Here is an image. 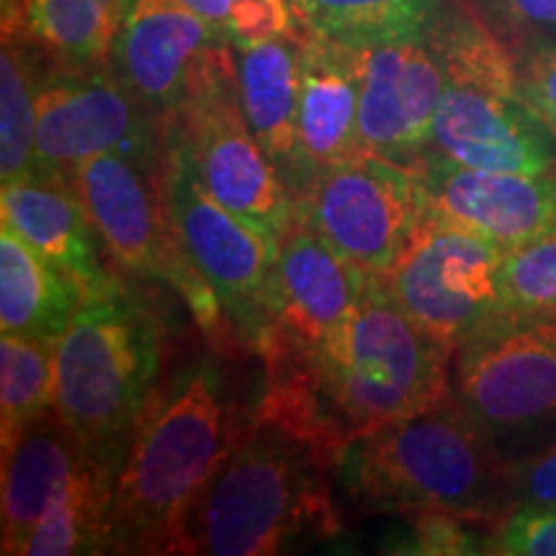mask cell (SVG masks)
<instances>
[{"label": "cell", "instance_id": "6da1fadb", "mask_svg": "<svg viewBox=\"0 0 556 556\" xmlns=\"http://www.w3.org/2000/svg\"><path fill=\"white\" fill-rule=\"evenodd\" d=\"M451 356L400 307L387 278L371 274L328 343L299 364L266 368V392L338 451L353 435L446 400Z\"/></svg>", "mask_w": 556, "mask_h": 556}, {"label": "cell", "instance_id": "8992f818", "mask_svg": "<svg viewBox=\"0 0 556 556\" xmlns=\"http://www.w3.org/2000/svg\"><path fill=\"white\" fill-rule=\"evenodd\" d=\"M160 173L163 160L150 163L106 152L80 163L70 173V184L116 266L176 291L222 356L245 351L217 294L180 248L163 201Z\"/></svg>", "mask_w": 556, "mask_h": 556}, {"label": "cell", "instance_id": "ac0fdd59", "mask_svg": "<svg viewBox=\"0 0 556 556\" xmlns=\"http://www.w3.org/2000/svg\"><path fill=\"white\" fill-rule=\"evenodd\" d=\"M0 225L11 227L45 258L65 270L86 302L119 294L127 287L109 266L111 253L70 180L26 178L0 191Z\"/></svg>", "mask_w": 556, "mask_h": 556}, {"label": "cell", "instance_id": "d6a6232c", "mask_svg": "<svg viewBox=\"0 0 556 556\" xmlns=\"http://www.w3.org/2000/svg\"><path fill=\"white\" fill-rule=\"evenodd\" d=\"M486 554L556 556V507H516L492 528Z\"/></svg>", "mask_w": 556, "mask_h": 556}, {"label": "cell", "instance_id": "603a6c76", "mask_svg": "<svg viewBox=\"0 0 556 556\" xmlns=\"http://www.w3.org/2000/svg\"><path fill=\"white\" fill-rule=\"evenodd\" d=\"M127 0H16L3 29L37 45L60 67H106Z\"/></svg>", "mask_w": 556, "mask_h": 556}, {"label": "cell", "instance_id": "7a4b0ae2", "mask_svg": "<svg viewBox=\"0 0 556 556\" xmlns=\"http://www.w3.org/2000/svg\"><path fill=\"white\" fill-rule=\"evenodd\" d=\"M219 356L176 368L144 405L116 475L109 554H180L193 505L250 413Z\"/></svg>", "mask_w": 556, "mask_h": 556}, {"label": "cell", "instance_id": "7402d4cb", "mask_svg": "<svg viewBox=\"0 0 556 556\" xmlns=\"http://www.w3.org/2000/svg\"><path fill=\"white\" fill-rule=\"evenodd\" d=\"M86 294L65 270L0 225V330L60 340Z\"/></svg>", "mask_w": 556, "mask_h": 556}, {"label": "cell", "instance_id": "cb8c5ba5", "mask_svg": "<svg viewBox=\"0 0 556 556\" xmlns=\"http://www.w3.org/2000/svg\"><path fill=\"white\" fill-rule=\"evenodd\" d=\"M446 0H289L304 31L364 50L428 41Z\"/></svg>", "mask_w": 556, "mask_h": 556}, {"label": "cell", "instance_id": "d6986e66", "mask_svg": "<svg viewBox=\"0 0 556 556\" xmlns=\"http://www.w3.org/2000/svg\"><path fill=\"white\" fill-rule=\"evenodd\" d=\"M232 52L242 114L299 204L309 189L296 137L302 29Z\"/></svg>", "mask_w": 556, "mask_h": 556}, {"label": "cell", "instance_id": "5b68a950", "mask_svg": "<svg viewBox=\"0 0 556 556\" xmlns=\"http://www.w3.org/2000/svg\"><path fill=\"white\" fill-rule=\"evenodd\" d=\"M157 374V317L129 289L93 299L54 348V413L90 458L119 469Z\"/></svg>", "mask_w": 556, "mask_h": 556}, {"label": "cell", "instance_id": "f1b7e54d", "mask_svg": "<svg viewBox=\"0 0 556 556\" xmlns=\"http://www.w3.org/2000/svg\"><path fill=\"white\" fill-rule=\"evenodd\" d=\"M497 296V315H556V235L507 250Z\"/></svg>", "mask_w": 556, "mask_h": 556}, {"label": "cell", "instance_id": "484cf974", "mask_svg": "<svg viewBox=\"0 0 556 556\" xmlns=\"http://www.w3.org/2000/svg\"><path fill=\"white\" fill-rule=\"evenodd\" d=\"M52 60L16 31L0 50V180L37 178V101Z\"/></svg>", "mask_w": 556, "mask_h": 556}, {"label": "cell", "instance_id": "ffe728a7", "mask_svg": "<svg viewBox=\"0 0 556 556\" xmlns=\"http://www.w3.org/2000/svg\"><path fill=\"white\" fill-rule=\"evenodd\" d=\"M296 137L309 186L319 170L358 155L356 50L304 29Z\"/></svg>", "mask_w": 556, "mask_h": 556}, {"label": "cell", "instance_id": "3957f363", "mask_svg": "<svg viewBox=\"0 0 556 556\" xmlns=\"http://www.w3.org/2000/svg\"><path fill=\"white\" fill-rule=\"evenodd\" d=\"M332 458L309 430L258 400L193 505L180 554L270 556L340 536Z\"/></svg>", "mask_w": 556, "mask_h": 556}, {"label": "cell", "instance_id": "4fadbf2b", "mask_svg": "<svg viewBox=\"0 0 556 556\" xmlns=\"http://www.w3.org/2000/svg\"><path fill=\"white\" fill-rule=\"evenodd\" d=\"M229 54L232 45L180 0H127L109 67L152 114L168 122Z\"/></svg>", "mask_w": 556, "mask_h": 556}, {"label": "cell", "instance_id": "2e32d148", "mask_svg": "<svg viewBox=\"0 0 556 556\" xmlns=\"http://www.w3.org/2000/svg\"><path fill=\"white\" fill-rule=\"evenodd\" d=\"M486 173L556 170V137L516 96L446 83L428 155Z\"/></svg>", "mask_w": 556, "mask_h": 556}, {"label": "cell", "instance_id": "d590c367", "mask_svg": "<svg viewBox=\"0 0 556 556\" xmlns=\"http://www.w3.org/2000/svg\"><path fill=\"white\" fill-rule=\"evenodd\" d=\"M13 3H16V0H3V5H13Z\"/></svg>", "mask_w": 556, "mask_h": 556}, {"label": "cell", "instance_id": "83f0119b", "mask_svg": "<svg viewBox=\"0 0 556 556\" xmlns=\"http://www.w3.org/2000/svg\"><path fill=\"white\" fill-rule=\"evenodd\" d=\"M54 348L58 340L0 338V443L3 454L54 409Z\"/></svg>", "mask_w": 556, "mask_h": 556}, {"label": "cell", "instance_id": "9a60e30c", "mask_svg": "<svg viewBox=\"0 0 556 556\" xmlns=\"http://www.w3.org/2000/svg\"><path fill=\"white\" fill-rule=\"evenodd\" d=\"M358 152L420 165L428 155L446 75L426 41L356 50Z\"/></svg>", "mask_w": 556, "mask_h": 556}, {"label": "cell", "instance_id": "d4e9b609", "mask_svg": "<svg viewBox=\"0 0 556 556\" xmlns=\"http://www.w3.org/2000/svg\"><path fill=\"white\" fill-rule=\"evenodd\" d=\"M119 469L90 458L34 526L21 556L109 554V516Z\"/></svg>", "mask_w": 556, "mask_h": 556}, {"label": "cell", "instance_id": "44dd1931", "mask_svg": "<svg viewBox=\"0 0 556 556\" xmlns=\"http://www.w3.org/2000/svg\"><path fill=\"white\" fill-rule=\"evenodd\" d=\"M90 462L80 441L50 409L24 430L3 454V546L5 556H21L26 539L47 507Z\"/></svg>", "mask_w": 556, "mask_h": 556}, {"label": "cell", "instance_id": "8fae6325", "mask_svg": "<svg viewBox=\"0 0 556 556\" xmlns=\"http://www.w3.org/2000/svg\"><path fill=\"white\" fill-rule=\"evenodd\" d=\"M168 122L184 135L199 176L214 199L268 240L287 238L296 225V199L242 114L235 52L189 106Z\"/></svg>", "mask_w": 556, "mask_h": 556}, {"label": "cell", "instance_id": "ba28073f", "mask_svg": "<svg viewBox=\"0 0 556 556\" xmlns=\"http://www.w3.org/2000/svg\"><path fill=\"white\" fill-rule=\"evenodd\" d=\"M160 186L186 258L217 294L242 348L261 356L274 323L270 296L278 242L212 197L173 122H165Z\"/></svg>", "mask_w": 556, "mask_h": 556}, {"label": "cell", "instance_id": "f546056e", "mask_svg": "<svg viewBox=\"0 0 556 556\" xmlns=\"http://www.w3.org/2000/svg\"><path fill=\"white\" fill-rule=\"evenodd\" d=\"M214 26L232 47L283 37L302 29L289 0H180Z\"/></svg>", "mask_w": 556, "mask_h": 556}, {"label": "cell", "instance_id": "1f68e13d", "mask_svg": "<svg viewBox=\"0 0 556 556\" xmlns=\"http://www.w3.org/2000/svg\"><path fill=\"white\" fill-rule=\"evenodd\" d=\"M407 536L397 541V554H486L490 536L479 533L484 520L454 516V513H417L407 516Z\"/></svg>", "mask_w": 556, "mask_h": 556}, {"label": "cell", "instance_id": "4dcf8cb0", "mask_svg": "<svg viewBox=\"0 0 556 556\" xmlns=\"http://www.w3.org/2000/svg\"><path fill=\"white\" fill-rule=\"evenodd\" d=\"M513 52L556 45V0H462Z\"/></svg>", "mask_w": 556, "mask_h": 556}, {"label": "cell", "instance_id": "7c38bea8", "mask_svg": "<svg viewBox=\"0 0 556 556\" xmlns=\"http://www.w3.org/2000/svg\"><path fill=\"white\" fill-rule=\"evenodd\" d=\"M507 250L467 227L426 219L387 287L409 317L456 351L497 315V276Z\"/></svg>", "mask_w": 556, "mask_h": 556}, {"label": "cell", "instance_id": "52a82bcc", "mask_svg": "<svg viewBox=\"0 0 556 556\" xmlns=\"http://www.w3.org/2000/svg\"><path fill=\"white\" fill-rule=\"evenodd\" d=\"M451 397L507 458L556 435V315H497L451 356Z\"/></svg>", "mask_w": 556, "mask_h": 556}, {"label": "cell", "instance_id": "9c48e42d", "mask_svg": "<svg viewBox=\"0 0 556 556\" xmlns=\"http://www.w3.org/2000/svg\"><path fill=\"white\" fill-rule=\"evenodd\" d=\"M426 219L420 168L366 152L319 170L296 204V222L374 276L397 266Z\"/></svg>", "mask_w": 556, "mask_h": 556}, {"label": "cell", "instance_id": "30bf717a", "mask_svg": "<svg viewBox=\"0 0 556 556\" xmlns=\"http://www.w3.org/2000/svg\"><path fill=\"white\" fill-rule=\"evenodd\" d=\"M165 122L111 67L50 65L37 101V178L70 180L90 157L163 160Z\"/></svg>", "mask_w": 556, "mask_h": 556}, {"label": "cell", "instance_id": "e575fe53", "mask_svg": "<svg viewBox=\"0 0 556 556\" xmlns=\"http://www.w3.org/2000/svg\"><path fill=\"white\" fill-rule=\"evenodd\" d=\"M516 507H556V441L510 458Z\"/></svg>", "mask_w": 556, "mask_h": 556}, {"label": "cell", "instance_id": "e0dca14e", "mask_svg": "<svg viewBox=\"0 0 556 556\" xmlns=\"http://www.w3.org/2000/svg\"><path fill=\"white\" fill-rule=\"evenodd\" d=\"M420 178L428 219L467 227L505 250L556 235V170L486 173L426 157Z\"/></svg>", "mask_w": 556, "mask_h": 556}, {"label": "cell", "instance_id": "836d02e7", "mask_svg": "<svg viewBox=\"0 0 556 556\" xmlns=\"http://www.w3.org/2000/svg\"><path fill=\"white\" fill-rule=\"evenodd\" d=\"M520 99L556 137V45L516 52Z\"/></svg>", "mask_w": 556, "mask_h": 556}, {"label": "cell", "instance_id": "4316f807", "mask_svg": "<svg viewBox=\"0 0 556 556\" xmlns=\"http://www.w3.org/2000/svg\"><path fill=\"white\" fill-rule=\"evenodd\" d=\"M426 45L435 54L446 83H462L520 99L516 52L462 0L443 3Z\"/></svg>", "mask_w": 556, "mask_h": 556}, {"label": "cell", "instance_id": "277c9868", "mask_svg": "<svg viewBox=\"0 0 556 556\" xmlns=\"http://www.w3.org/2000/svg\"><path fill=\"white\" fill-rule=\"evenodd\" d=\"M332 479L364 513H454L500 523L516 510L510 458L454 397L353 435L336 451Z\"/></svg>", "mask_w": 556, "mask_h": 556}, {"label": "cell", "instance_id": "5bb4252c", "mask_svg": "<svg viewBox=\"0 0 556 556\" xmlns=\"http://www.w3.org/2000/svg\"><path fill=\"white\" fill-rule=\"evenodd\" d=\"M366 270L348 263L315 229L296 222L278 242L266 368L299 364L340 332L364 294Z\"/></svg>", "mask_w": 556, "mask_h": 556}]
</instances>
